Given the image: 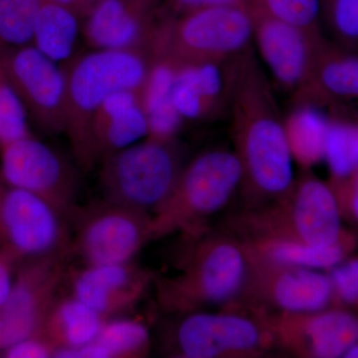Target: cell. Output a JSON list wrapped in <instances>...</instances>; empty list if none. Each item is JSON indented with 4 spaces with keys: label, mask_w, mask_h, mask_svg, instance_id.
I'll return each instance as SVG.
<instances>
[{
    "label": "cell",
    "mask_w": 358,
    "mask_h": 358,
    "mask_svg": "<svg viewBox=\"0 0 358 358\" xmlns=\"http://www.w3.org/2000/svg\"><path fill=\"white\" fill-rule=\"evenodd\" d=\"M292 223L298 241L329 246L348 233L341 228V212L333 187L307 176L296 186Z\"/></svg>",
    "instance_id": "d6986e66"
},
{
    "label": "cell",
    "mask_w": 358,
    "mask_h": 358,
    "mask_svg": "<svg viewBox=\"0 0 358 358\" xmlns=\"http://www.w3.org/2000/svg\"><path fill=\"white\" fill-rule=\"evenodd\" d=\"M51 1L69 9L73 13L76 14L80 20L84 21L103 0H51Z\"/></svg>",
    "instance_id": "74e56055"
},
{
    "label": "cell",
    "mask_w": 358,
    "mask_h": 358,
    "mask_svg": "<svg viewBox=\"0 0 358 358\" xmlns=\"http://www.w3.org/2000/svg\"><path fill=\"white\" fill-rule=\"evenodd\" d=\"M228 115L243 182L263 195L288 193L294 186V157L271 81L254 48L239 59Z\"/></svg>",
    "instance_id": "6da1fadb"
},
{
    "label": "cell",
    "mask_w": 358,
    "mask_h": 358,
    "mask_svg": "<svg viewBox=\"0 0 358 358\" xmlns=\"http://www.w3.org/2000/svg\"><path fill=\"white\" fill-rule=\"evenodd\" d=\"M241 56L224 62L202 63L176 69L173 102L181 121L205 122L229 115Z\"/></svg>",
    "instance_id": "2e32d148"
},
{
    "label": "cell",
    "mask_w": 358,
    "mask_h": 358,
    "mask_svg": "<svg viewBox=\"0 0 358 358\" xmlns=\"http://www.w3.org/2000/svg\"><path fill=\"white\" fill-rule=\"evenodd\" d=\"M245 275L246 261L239 247L230 242H203L178 277L155 278L157 300L166 310L193 312L205 303L233 298Z\"/></svg>",
    "instance_id": "52a82bcc"
},
{
    "label": "cell",
    "mask_w": 358,
    "mask_h": 358,
    "mask_svg": "<svg viewBox=\"0 0 358 358\" xmlns=\"http://www.w3.org/2000/svg\"><path fill=\"white\" fill-rule=\"evenodd\" d=\"M306 343L313 357H345L358 341V315L345 310L317 312L305 320Z\"/></svg>",
    "instance_id": "cb8c5ba5"
},
{
    "label": "cell",
    "mask_w": 358,
    "mask_h": 358,
    "mask_svg": "<svg viewBox=\"0 0 358 358\" xmlns=\"http://www.w3.org/2000/svg\"><path fill=\"white\" fill-rule=\"evenodd\" d=\"M329 124V117L320 108L294 106L285 128L294 159L301 166L310 167L324 159Z\"/></svg>",
    "instance_id": "d4e9b609"
},
{
    "label": "cell",
    "mask_w": 358,
    "mask_h": 358,
    "mask_svg": "<svg viewBox=\"0 0 358 358\" xmlns=\"http://www.w3.org/2000/svg\"><path fill=\"white\" fill-rule=\"evenodd\" d=\"M22 262L18 257L7 250L0 248V310L6 305L13 289L16 267Z\"/></svg>",
    "instance_id": "8d00e7d4"
},
{
    "label": "cell",
    "mask_w": 358,
    "mask_h": 358,
    "mask_svg": "<svg viewBox=\"0 0 358 358\" xmlns=\"http://www.w3.org/2000/svg\"><path fill=\"white\" fill-rule=\"evenodd\" d=\"M0 152L4 180L36 195L68 222L78 205L79 173L75 166L33 136L9 143Z\"/></svg>",
    "instance_id": "ba28073f"
},
{
    "label": "cell",
    "mask_w": 358,
    "mask_h": 358,
    "mask_svg": "<svg viewBox=\"0 0 358 358\" xmlns=\"http://www.w3.org/2000/svg\"><path fill=\"white\" fill-rule=\"evenodd\" d=\"M44 0H0V47L32 45L37 15Z\"/></svg>",
    "instance_id": "f1b7e54d"
},
{
    "label": "cell",
    "mask_w": 358,
    "mask_h": 358,
    "mask_svg": "<svg viewBox=\"0 0 358 358\" xmlns=\"http://www.w3.org/2000/svg\"><path fill=\"white\" fill-rule=\"evenodd\" d=\"M154 282V275L134 261L85 265L72 273L70 294L109 320L133 310Z\"/></svg>",
    "instance_id": "5bb4252c"
},
{
    "label": "cell",
    "mask_w": 358,
    "mask_h": 358,
    "mask_svg": "<svg viewBox=\"0 0 358 358\" xmlns=\"http://www.w3.org/2000/svg\"><path fill=\"white\" fill-rule=\"evenodd\" d=\"M0 71L37 128L48 134L65 133L64 68L27 45L0 47Z\"/></svg>",
    "instance_id": "9c48e42d"
},
{
    "label": "cell",
    "mask_w": 358,
    "mask_h": 358,
    "mask_svg": "<svg viewBox=\"0 0 358 358\" xmlns=\"http://www.w3.org/2000/svg\"><path fill=\"white\" fill-rule=\"evenodd\" d=\"M334 182L338 186V192H334L341 212L345 209L346 213L358 223V171L348 178Z\"/></svg>",
    "instance_id": "d590c367"
},
{
    "label": "cell",
    "mask_w": 358,
    "mask_h": 358,
    "mask_svg": "<svg viewBox=\"0 0 358 358\" xmlns=\"http://www.w3.org/2000/svg\"><path fill=\"white\" fill-rule=\"evenodd\" d=\"M101 164L103 199L154 213L173 194L186 164L176 138H150L109 155Z\"/></svg>",
    "instance_id": "277c9868"
},
{
    "label": "cell",
    "mask_w": 358,
    "mask_h": 358,
    "mask_svg": "<svg viewBox=\"0 0 358 358\" xmlns=\"http://www.w3.org/2000/svg\"><path fill=\"white\" fill-rule=\"evenodd\" d=\"M8 358H49L54 357L56 348L41 334L21 339L1 350Z\"/></svg>",
    "instance_id": "836d02e7"
},
{
    "label": "cell",
    "mask_w": 358,
    "mask_h": 358,
    "mask_svg": "<svg viewBox=\"0 0 358 358\" xmlns=\"http://www.w3.org/2000/svg\"><path fill=\"white\" fill-rule=\"evenodd\" d=\"M29 121L20 96L0 71V148L32 136Z\"/></svg>",
    "instance_id": "1f68e13d"
},
{
    "label": "cell",
    "mask_w": 358,
    "mask_h": 358,
    "mask_svg": "<svg viewBox=\"0 0 358 358\" xmlns=\"http://www.w3.org/2000/svg\"><path fill=\"white\" fill-rule=\"evenodd\" d=\"M236 152L212 150L185 164L166 203L152 213V240L176 230L192 229L200 219L222 209L243 182Z\"/></svg>",
    "instance_id": "5b68a950"
},
{
    "label": "cell",
    "mask_w": 358,
    "mask_h": 358,
    "mask_svg": "<svg viewBox=\"0 0 358 358\" xmlns=\"http://www.w3.org/2000/svg\"><path fill=\"white\" fill-rule=\"evenodd\" d=\"M83 21L60 4L44 0L33 32L32 45L56 63H66L76 48Z\"/></svg>",
    "instance_id": "603a6c76"
},
{
    "label": "cell",
    "mask_w": 358,
    "mask_h": 358,
    "mask_svg": "<svg viewBox=\"0 0 358 358\" xmlns=\"http://www.w3.org/2000/svg\"><path fill=\"white\" fill-rule=\"evenodd\" d=\"M261 339L260 329L247 317L190 312L174 331L173 348L180 357L214 358L255 350Z\"/></svg>",
    "instance_id": "9a60e30c"
},
{
    "label": "cell",
    "mask_w": 358,
    "mask_h": 358,
    "mask_svg": "<svg viewBox=\"0 0 358 358\" xmlns=\"http://www.w3.org/2000/svg\"><path fill=\"white\" fill-rule=\"evenodd\" d=\"M176 72L173 66L155 60L150 76L141 90V101L148 117L147 138L173 140L182 124L173 102Z\"/></svg>",
    "instance_id": "7402d4cb"
},
{
    "label": "cell",
    "mask_w": 358,
    "mask_h": 358,
    "mask_svg": "<svg viewBox=\"0 0 358 358\" xmlns=\"http://www.w3.org/2000/svg\"><path fill=\"white\" fill-rule=\"evenodd\" d=\"M154 62L148 51L92 50L66 63L65 134L84 171L95 166L90 131L96 113L117 92L140 91Z\"/></svg>",
    "instance_id": "7a4b0ae2"
},
{
    "label": "cell",
    "mask_w": 358,
    "mask_h": 358,
    "mask_svg": "<svg viewBox=\"0 0 358 358\" xmlns=\"http://www.w3.org/2000/svg\"><path fill=\"white\" fill-rule=\"evenodd\" d=\"M329 277L336 298L358 308V258L334 266Z\"/></svg>",
    "instance_id": "d6a6232c"
},
{
    "label": "cell",
    "mask_w": 358,
    "mask_h": 358,
    "mask_svg": "<svg viewBox=\"0 0 358 358\" xmlns=\"http://www.w3.org/2000/svg\"><path fill=\"white\" fill-rule=\"evenodd\" d=\"M355 244L352 234L329 246H317L298 240H279L266 247V254L274 262L289 267L331 268L343 262Z\"/></svg>",
    "instance_id": "484cf974"
},
{
    "label": "cell",
    "mask_w": 358,
    "mask_h": 358,
    "mask_svg": "<svg viewBox=\"0 0 358 358\" xmlns=\"http://www.w3.org/2000/svg\"><path fill=\"white\" fill-rule=\"evenodd\" d=\"M346 358H358V341L355 345L345 353V357Z\"/></svg>",
    "instance_id": "f35d334b"
},
{
    "label": "cell",
    "mask_w": 358,
    "mask_h": 358,
    "mask_svg": "<svg viewBox=\"0 0 358 358\" xmlns=\"http://www.w3.org/2000/svg\"><path fill=\"white\" fill-rule=\"evenodd\" d=\"M95 341L108 358L143 357L150 350V334L143 322L117 317L106 320Z\"/></svg>",
    "instance_id": "4316f807"
},
{
    "label": "cell",
    "mask_w": 358,
    "mask_h": 358,
    "mask_svg": "<svg viewBox=\"0 0 358 358\" xmlns=\"http://www.w3.org/2000/svg\"><path fill=\"white\" fill-rule=\"evenodd\" d=\"M166 14L160 0H103L82 24L93 50H141L152 54L155 32Z\"/></svg>",
    "instance_id": "4fadbf2b"
},
{
    "label": "cell",
    "mask_w": 358,
    "mask_h": 358,
    "mask_svg": "<svg viewBox=\"0 0 358 358\" xmlns=\"http://www.w3.org/2000/svg\"><path fill=\"white\" fill-rule=\"evenodd\" d=\"M162 8L171 15H180L214 6H249V0H160Z\"/></svg>",
    "instance_id": "e575fe53"
},
{
    "label": "cell",
    "mask_w": 358,
    "mask_h": 358,
    "mask_svg": "<svg viewBox=\"0 0 358 358\" xmlns=\"http://www.w3.org/2000/svg\"><path fill=\"white\" fill-rule=\"evenodd\" d=\"M254 13L249 6H224L180 15L164 14L155 32L152 55L176 69L224 62L253 47Z\"/></svg>",
    "instance_id": "3957f363"
},
{
    "label": "cell",
    "mask_w": 358,
    "mask_h": 358,
    "mask_svg": "<svg viewBox=\"0 0 358 358\" xmlns=\"http://www.w3.org/2000/svg\"><path fill=\"white\" fill-rule=\"evenodd\" d=\"M249 7L287 24L324 34L320 0H249Z\"/></svg>",
    "instance_id": "f546056e"
},
{
    "label": "cell",
    "mask_w": 358,
    "mask_h": 358,
    "mask_svg": "<svg viewBox=\"0 0 358 358\" xmlns=\"http://www.w3.org/2000/svg\"><path fill=\"white\" fill-rule=\"evenodd\" d=\"M141 90L117 92L96 113L90 131L95 164L147 138L148 117Z\"/></svg>",
    "instance_id": "ac0fdd59"
},
{
    "label": "cell",
    "mask_w": 358,
    "mask_h": 358,
    "mask_svg": "<svg viewBox=\"0 0 358 358\" xmlns=\"http://www.w3.org/2000/svg\"><path fill=\"white\" fill-rule=\"evenodd\" d=\"M294 106L333 107L358 103V51L324 39L307 83L292 96Z\"/></svg>",
    "instance_id": "e0dca14e"
},
{
    "label": "cell",
    "mask_w": 358,
    "mask_h": 358,
    "mask_svg": "<svg viewBox=\"0 0 358 358\" xmlns=\"http://www.w3.org/2000/svg\"><path fill=\"white\" fill-rule=\"evenodd\" d=\"M2 331H3V326H2L1 319H0V343H1Z\"/></svg>",
    "instance_id": "ab89813d"
},
{
    "label": "cell",
    "mask_w": 358,
    "mask_h": 358,
    "mask_svg": "<svg viewBox=\"0 0 358 358\" xmlns=\"http://www.w3.org/2000/svg\"><path fill=\"white\" fill-rule=\"evenodd\" d=\"M68 259L69 254L55 253L26 259L20 264L13 289L0 310L3 326L0 352L40 333L67 275Z\"/></svg>",
    "instance_id": "8fae6325"
},
{
    "label": "cell",
    "mask_w": 358,
    "mask_h": 358,
    "mask_svg": "<svg viewBox=\"0 0 358 358\" xmlns=\"http://www.w3.org/2000/svg\"><path fill=\"white\" fill-rule=\"evenodd\" d=\"M253 13V44L275 84L294 96L307 83L326 36Z\"/></svg>",
    "instance_id": "7c38bea8"
},
{
    "label": "cell",
    "mask_w": 358,
    "mask_h": 358,
    "mask_svg": "<svg viewBox=\"0 0 358 358\" xmlns=\"http://www.w3.org/2000/svg\"><path fill=\"white\" fill-rule=\"evenodd\" d=\"M320 9L329 41L358 51V0H320Z\"/></svg>",
    "instance_id": "4dcf8cb0"
},
{
    "label": "cell",
    "mask_w": 358,
    "mask_h": 358,
    "mask_svg": "<svg viewBox=\"0 0 358 358\" xmlns=\"http://www.w3.org/2000/svg\"><path fill=\"white\" fill-rule=\"evenodd\" d=\"M71 256L85 265H109L134 261L152 240V214L102 199L77 205L68 221Z\"/></svg>",
    "instance_id": "8992f818"
},
{
    "label": "cell",
    "mask_w": 358,
    "mask_h": 358,
    "mask_svg": "<svg viewBox=\"0 0 358 358\" xmlns=\"http://www.w3.org/2000/svg\"><path fill=\"white\" fill-rule=\"evenodd\" d=\"M334 296L329 275L313 268H289L275 278L273 285L275 303L289 313L322 312Z\"/></svg>",
    "instance_id": "44dd1931"
},
{
    "label": "cell",
    "mask_w": 358,
    "mask_h": 358,
    "mask_svg": "<svg viewBox=\"0 0 358 358\" xmlns=\"http://www.w3.org/2000/svg\"><path fill=\"white\" fill-rule=\"evenodd\" d=\"M324 159L334 181L358 171V122L329 120Z\"/></svg>",
    "instance_id": "83f0119b"
},
{
    "label": "cell",
    "mask_w": 358,
    "mask_h": 358,
    "mask_svg": "<svg viewBox=\"0 0 358 358\" xmlns=\"http://www.w3.org/2000/svg\"><path fill=\"white\" fill-rule=\"evenodd\" d=\"M106 320L72 294L57 296L38 334L53 345L56 352L73 350L95 341Z\"/></svg>",
    "instance_id": "ffe728a7"
},
{
    "label": "cell",
    "mask_w": 358,
    "mask_h": 358,
    "mask_svg": "<svg viewBox=\"0 0 358 358\" xmlns=\"http://www.w3.org/2000/svg\"><path fill=\"white\" fill-rule=\"evenodd\" d=\"M0 248L11 252L21 261L69 254L70 248L67 221L36 195L9 185L1 173Z\"/></svg>",
    "instance_id": "30bf717a"
}]
</instances>
